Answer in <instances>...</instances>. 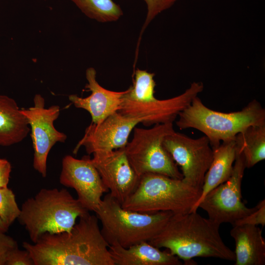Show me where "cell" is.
<instances>
[{
	"instance_id": "d6986e66",
	"label": "cell",
	"mask_w": 265,
	"mask_h": 265,
	"mask_svg": "<svg viewBox=\"0 0 265 265\" xmlns=\"http://www.w3.org/2000/svg\"><path fill=\"white\" fill-rule=\"evenodd\" d=\"M30 128L26 116L13 98L0 95V145L9 146L22 141Z\"/></svg>"
},
{
	"instance_id": "5b68a950",
	"label": "cell",
	"mask_w": 265,
	"mask_h": 265,
	"mask_svg": "<svg viewBox=\"0 0 265 265\" xmlns=\"http://www.w3.org/2000/svg\"><path fill=\"white\" fill-rule=\"evenodd\" d=\"M94 212L101 222L102 234L109 246L124 248L150 241L173 214L170 212L146 213L126 210L109 193L104 197Z\"/></svg>"
},
{
	"instance_id": "ba28073f",
	"label": "cell",
	"mask_w": 265,
	"mask_h": 265,
	"mask_svg": "<svg viewBox=\"0 0 265 265\" xmlns=\"http://www.w3.org/2000/svg\"><path fill=\"white\" fill-rule=\"evenodd\" d=\"M245 168L242 155L236 151L230 178L210 191L198 205V208L204 210L215 223L233 225L254 210L255 207L248 208L241 201V183Z\"/></svg>"
},
{
	"instance_id": "d4e9b609",
	"label": "cell",
	"mask_w": 265,
	"mask_h": 265,
	"mask_svg": "<svg viewBox=\"0 0 265 265\" xmlns=\"http://www.w3.org/2000/svg\"><path fill=\"white\" fill-rule=\"evenodd\" d=\"M265 225V200L260 201L256 206L254 210L248 215L235 222L233 226L240 225Z\"/></svg>"
},
{
	"instance_id": "ffe728a7",
	"label": "cell",
	"mask_w": 265,
	"mask_h": 265,
	"mask_svg": "<svg viewBox=\"0 0 265 265\" xmlns=\"http://www.w3.org/2000/svg\"><path fill=\"white\" fill-rule=\"evenodd\" d=\"M236 151L244 159L246 168H250L265 159V125H252L235 137Z\"/></svg>"
},
{
	"instance_id": "9a60e30c",
	"label": "cell",
	"mask_w": 265,
	"mask_h": 265,
	"mask_svg": "<svg viewBox=\"0 0 265 265\" xmlns=\"http://www.w3.org/2000/svg\"><path fill=\"white\" fill-rule=\"evenodd\" d=\"M87 83L85 88L91 92L85 98L73 94L69 100L74 106L87 111L92 118V123L99 124L120 108L123 98L127 90L116 92L104 88L96 80V71L93 68H88L85 73Z\"/></svg>"
},
{
	"instance_id": "7402d4cb",
	"label": "cell",
	"mask_w": 265,
	"mask_h": 265,
	"mask_svg": "<svg viewBox=\"0 0 265 265\" xmlns=\"http://www.w3.org/2000/svg\"><path fill=\"white\" fill-rule=\"evenodd\" d=\"M155 74L137 69L134 73L133 85L129 88L124 97L131 100L146 102L156 99L154 89Z\"/></svg>"
},
{
	"instance_id": "8fae6325",
	"label": "cell",
	"mask_w": 265,
	"mask_h": 265,
	"mask_svg": "<svg viewBox=\"0 0 265 265\" xmlns=\"http://www.w3.org/2000/svg\"><path fill=\"white\" fill-rule=\"evenodd\" d=\"M59 182L75 190L77 199L88 211L95 212L104 193L109 191L89 157L78 159L71 155L65 156L62 161Z\"/></svg>"
},
{
	"instance_id": "f1b7e54d",
	"label": "cell",
	"mask_w": 265,
	"mask_h": 265,
	"mask_svg": "<svg viewBox=\"0 0 265 265\" xmlns=\"http://www.w3.org/2000/svg\"><path fill=\"white\" fill-rule=\"evenodd\" d=\"M8 229L9 228H8L0 219V232L6 233Z\"/></svg>"
},
{
	"instance_id": "484cf974",
	"label": "cell",
	"mask_w": 265,
	"mask_h": 265,
	"mask_svg": "<svg viewBox=\"0 0 265 265\" xmlns=\"http://www.w3.org/2000/svg\"><path fill=\"white\" fill-rule=\"evenodd\" d=\"M5 265H34V263L26 250H22L17 247L8 254Z\"/></svg>"
},
{
	"instance_id": "4316f807",
	"label": "cell",
	"mask_w": 265,
	"mask_h": 265,
	"mask_svg": "<svg viewBox=\"0 0 265 265\" xmlns=\"http://www.w3.org/2000/svg\"><path fill=\"white\" fill-rule=\"evenodd\" d=\"M17 247L18 243L13 238L0 232V265H5L8 254Z\"/></svg>"
},
{
	"instance_id": "7a4b0ae2",
	"label": "cell",
	"mask_w": 265,
	"mask_h": 265,
	"mask_svg": "<svg viewBox=\"0 0 265 265\" xmlns=\"http://www.w3.org/2000/svg\"><path fill=\"white\" fill-rule=\"evenodd\" d=\"M220 225L197 212L173 213L161 231L148 242L165 248L187 263L195 257H211L235 261L234 252L223 242Z\"/></svg>"
},
{
	"instance_id": "30bf717a",
	"label": "cell",
	"mask_w": 265,
	"mask_h": 265,
	"mask_svg": "<svg viewBox=\"0 0 265 265\" xmlns=\"http://www.w3.org/2000/svg\"><path fill=\"white\" fill-rule=\"evenodd\" d=\"M26 118L31 131L33 148V167L43 177L47 176V160L49 153L57 142H64L67 135L57 131L54 121L60 114V107H45V100L39 94L33 98V106L21 109Z\"/></svg>"
},
{
	"instance_id": "ac0fdd59",
	"label": "cell",
	"mask_w": 265,
	"mask_h": 265,
	"mask_svg": "<svg viewBox=\"0 0 265 265\" xmlns=\"http://www.w3.org/2000/svg\"><path fill=\"white\" fill-rule=\"evenodd\" d=\"M213 159L207 171L199 200L190 212H197L198 205L211 190L231 176L236 156L235 139L223 141L213 149Z\"/></svg>"
},
{
	"instance_id": "8992f818",
	"label": "cell",
	"mask_w": 265,
	"mask_h": 265,
	"mask_svg": "<svg viewBox=\"0 0 265 265\" xmlns=\"http://www.w3.org/2000/svg\"><path fill=\"white\" fill-rule=\"evenodd\" d=\"M201 189L182 179L147 173L141 176L133 193L121 205L124 209L141 213L189 212L199 199Z\"/></svg>"
},
{
	"instance_id": "9c48e42d",
	"label": "cell",
	"mask_w": 265,
	"mask_h": 265,
	"mask_svg": "<svg viewBox=\"0 0 265 265\" xmlns=\"http://www.w3.org/2000/svg\"><path fill=\"white\" fill-rule=\"evenodd\" d=\"M164 148L177 165L180 166L182 180L201 189L205 176L213 159V150L209 140L203 135L193 138L174 131L163 141Z\"/></svg>"
},
{
	"instance_id": "83f0119b",
	"label": "cell",
	"mask_w": 265,
	"mask_h": 265,
	"mask_svg": "<svg viewBox=\"0 0 265 265\" xmlns=\"http://www.w3.org/2000/svg\"><path fill=\"white\" fill-rule=\"evenodd\" d=\"M11 171L10 162L6 159H0V188L7 187Z\"/></svg>"
},
{
	"instance_id": "e0dca14e",
	"label": "cell",
	"mask_w": 265,
	"mask_h": 265,
	"mask_svg": "<svg viewBox=\"0 0 265 265\" xmlns=\"http://www.w3.org/2000/svg\"><path fill=\"white\" fill-rule=\"evenodd\" d=\"M230 235L235 243V265H265V240L256 225L233 226Z\"/></svg>"
},
{
	"instance_id": "2e32d148",
	"label": "cell",
	"mask_w": 265,
	"mask_h": 265,
	"mask_svg": "<svg viewBox=\"0 0 265 265\" xmlns=\"http://www.w3.org/2000/svg\"><path fill=\"white\" fill-rule=\"evenodd\" d=\"M114 265H182V262L169 252L161 251L142 242L128 248L114 245L109 246Z\"/></svg>"
},
{
	"instance_id": "52a82bcc",
	"label": "cell",
	"mask_w": 265,
	"mask_h": 265,
	"mask_svg": "<svg viewBox=\"0 0 265 265\" xmlns=\"http://www.w3.org/2000/svg\"><path fill=\"white\" fill-rule=\"evenodd\" d=\"M174 131L173 123L156 124L150 129H133V137L124 149L138 177L153 173L183 179L178 165L163 145L164 137Z\"/></svg>"
},
{
	"instance_id": "603a6c76",
	"label": "cell",
	"mask_w": 265,
	"mask_h": 265,
	"mask_svg": "<svg viewBox=\"0 0 265 265\" xmlns=\"http://www.w3.org/2000/svg\"><path fill=\"white\" fill-rule=\"evenodd\" d=\"M21 212L15 195L8 187L0 188V219L9 228Z\"/></svg>"
},
{
	"instance_id": "cb8c5ba5",
	"label": "cell",
	"mask_w": 265,
	"mask_h": 265,
	"mask_svg": "<svg viewBox=\"0 0 265 265\" xmlns=\"http://www.w3.org/2000/svg\"><path fill=\"white\" fill-rule=\"evenodd\" d=\"M147 6V14L141 34L150 22L159 13L170 8L177 0H143Z\"/></svg>"
},
{
	"instance_id": "277c9868",
	"label": "cell",
	"mask_w": 265,
	"mask_h": 265,
	"mask_svg": "<svg viewBox=\"0 0 265 265\" xmlns=\"http://www.w3.org/2000/svg\"><path fill=\"white\" fill-rule=\"evenodd\" d=\"M178 117L176 124L180 129L192 128L201 132L213 149L223 141L235 139L250 126L265 125V109L255 99L240 110L219 112L207 107L197 96Z\"/></svg>"
},
{
	"instance_id": "44dd1931",
	"label": "cell",
	"mask_w": 265,
	"mask_h": 265,
	"mask_svg": "<svg viewBox=\"0 0 265 265\" xmlns=\"http://www.w3.org/2000/svg\"><path fill=\"white\" fill-rule=\"evenodd\" d=\"M86 16L100 22L117 20L122 15L120 6L112 0H71Z\"/></svg>"
},
{
	"instance_id": "5bb4252c",
	"label": "cell",
	"mask_w": 265,
	"mask_h": 265,
	"mask_svg": "<svg viewBox=\"0 0 265 265\" xmlns=\"http://www.w3.org/2000/svg\"><path fill=\"white\" fill-rule=\"evenodd\" d=\"M91 161L110 195L122 205L135 189L140 177L127 158L124 148L93 154Z\"/></svg>"
},
{
	"instance_id": "7c38bea8",
	"label": "cell",
	"mask_w": 265,
	"mask_h": 265,
	"mask_svg": "<svg viewBox=\"0 0 265 265\" xmlns=\"http://www.w3.org/2000/svg\"><path fill=\"white\" fill-rule=\"evenodd\" d=\"M143 120L142 118L127 117L116 112L100 123H91L86 128L73 153L77 154L82 146L89 155L124 148L132 131Z\"/></svg>"
},
{
	"instance_id": "6da1fadb",
	"label": "cell",
	"mask_w": 265,
	"mask_h": 265,
	"mask_svg": "<svg viewBox=\"0 0 265 265\" xmlns=\"http://www.w3.org/2000/svg\"><path fill=\"white\" fill-rule=\"evenodd\" d=\"M79 218L69 232L46 233L35 243L23 242L34 265H114L97 216L87 212Z\"/></svg>"
},
{
	"instance_id": "3957f363",
	"label": "cell",
	"mask_w": 265,
	"mask_h": 265,
	"mask_svg": "<svg viewBox=\"0 0 265 265\" xmlns=\"http://www.w3.org/2000/svg\"><path fill=\"white\" fill-rule=\"evenodd\" d=\"M88 212L66 189L42 188L23 203L17 219L35 243L45 233L70 231Z\"/></svg>"
},
{
	"instance_id": "4fadbf2b",
	"label": "cell",
	"mask_w": 265,
	"mask_h": 265,
	"mask_svg": "<svg viewBox=\"0 0 265 265\" xmlns=\"http://www.w3.org/2000/svg\"><path fill=\"white\" fill-rule=\"evenodd\" d=\"M203 88L202 82H194L184 93L177 96L164 100L156 98L146 102L133 101L123 96L118 112L127 117L142 118V123L145 126L173 123L179 113Z\"/></svg>"
}]
</instances>
